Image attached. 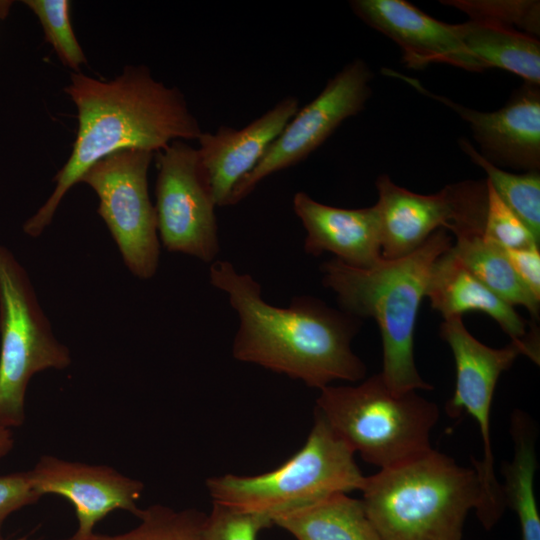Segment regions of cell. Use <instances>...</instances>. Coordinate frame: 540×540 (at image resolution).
I'll return each mask as SVG.
<instances>
[{
    "label": "cell",
    "instance_id": "1",
    "mask_svg": "<svg viewBox=\"0 0 540 540\" xmlns=\"http://www.w3.org/2000/svg\"><path fill=\"white\" fill-rule=\"evenodd\" d=\"M209 279L237 313L236 360L319 390L335 380L365 378L366 366L351 348L359 318L312 296H296L288 307L269 304L255 278L226 260L211 263Z\"/></svg>",
    "mask_w": 540,
    "mask_h": 540
},
{
    "label": "cell",
    "instance_id": "2",
    "mask_svg": "<svg viewBox=\"0 0 540 540\" xmlns=\"http://www.w3.org/2000/svg\"><path fill=\"white\" fill-rule=\"evenodd\" d=\"M65 91L78 109L77 135L54 191L23 225L31 237L42 234L65 194L98 161L123 150L161 151L203 132L182 93L154 80L144 67H128L109 82L75 73Z\"/></svg>",
    "mask_w": 540,
    "mask_h": 540
},
{
    "label": "cell",
    "instance_id": "3",
    "mask_svg": "<svg viewBox=\"0 0 540 540\" xmlns=\"http://www.w3.org/2000/svg\"><path fill=\"white\" fill-rule=\"evenodd\" d=\"M452 245L447 230L439 229L398 259L382 258L371 267L359 268L333 257L320 266L322 283L336 294L342 311L376 321L382 339L380 374L395 393L433 389L417 370L414 333L433 265Z\"/></svg>",
    "mask_w": 540,
    "mask_h": 540
},
{
    "label": "cell",
    "instance_id": "4",
    "mask_svg": "<svg viewBox=\"0 0 540 540\" xmlns=\"http://www.w3.org/2000/svg\"><path fill=\"white\" fill-rule=\"evenodd\" d=\"M360 491L382 540H462L467 514L480 500L475 468L433 448L365 477Z\"/></svg>",
    "mask_w": 540,
    "mask_h": 540
},
{
    "label": "cell",
    "instance_id": "5",
    "mask_svg": "<svg viewBox=\"0 0 540 540\" xmlns=\"http://www.w3.org/2000/svg\"><path fill=\"white\" fill-rule=\"evenodd\" d=\"M314 410L354 453L380 469L430 451V433L439 419L434 402L417 391L393 392L380 373L356 386L320 389Z\"/></svg>",
    "mask_w": 540,
    "mask_h": 540
},
{
    "label": "cell",
    "instance_id": "6",
    "mask_svg": "<svg viewBox=\"0 0 540 540\" xmlns=\"http://www.w3.org/2000/svg\"><path fill=\"white\" fill-rule=\"evenodd\" d=\"M354 454L314 410L305 444L282 465L253 476H214L206 488L214 503L271 518L334 494L360 491L366 476Z\"/></svg>",
    "mask_w": 540,
    "mask_h": 540
},
{
    "label": "cell",
    "instance_id": "7",
    "mask_svg": "<svg viewBox=\"0 0 540 540\" xmlns=\"http://www.w3.org/2000/svg\"><path fill=\"white\" fill-rule=\"evenodd\" d=\"M0 425L19 427L31 378L70 366L71 354L53 334L30 282L15 256L0 244Z\"/></svg>",
    "mask_w": 540,
    "mask_h": 540
},
{
    "label": "cell",
    "instance_id": "8",
    "mask_svg": "<svg viewBox=\"0 0 540 540\" xmlns=\"http://www.w3.org/2000/svg\"><path fill=\"white\" fill-rule=\"evenodd\" d=\"M538 336L533 334L523 342L512 341L497 349L471 335L462 316L446 318L440 326V337L451 348L456 370L455 390L445 411L451 418L468 413L477 422L483 441V458L473 459V465L480 485V501L475 511L486 530L498 522L506 507L494 469L490 428L493 395L500 375L520 354L539 364Z\"/></svg>",
    "mask_w": 540,
    "mask_h": 540
},
{
    "label": "cell",
    "instance_id": "9",
    "mask_svg": "<svg viewBox=\"0 0 540 540\" xmlns=\"http://www.w3.org/2000/svg\"><path fill=\"white\" fill-rule=\"evenodd\" d=\"M152 157L147 150L119 151L94 164L80 181L97 194L98 213L125 265L144 280L155 275L160 259L156 211L147 181Z\"/></svg>",
    "mask_w": 540,
    "mask_h": 540
},
{
    "label": "cell",
    "instance_id": "10",
    "mask_svg": "<svg viewBox=\"0 0 540 540\" xmlns=\"http://www.w3.org/2000/svg\"><path fill=\"white\" fill-rule=\"evenodd\" d=\"M156 218L158 235L170 252L212 263L219 250L217 207L198 151L183 140L158 151Z\"/></svg>",
    "mask_w": 540,
    "mask_h": 540
},
{
    "label": "cell",
    "instance_id": "11",
    "mask_svg": "<svg viewBox=\"0 0 540 540\" xmlns=\"http://www.w3.org/2000/svg\"><path fill=\"white\" fill-rule=\"evenodd\" d=\"M373 73L356 59L330 78L311 102L286 124L257 165L234 187L227 206L246 198L268 176L306 159L346 119L357 115L371 95Z\"/></svg>",
    "mask_w": 540,
    "mask_h": 540
},
{
    "label": "cell",
    "instance_id": "12",
    "mask_svg": "<svg viewBox=\"0 0 540 540\" xmlns=\"http://www.w3.org/2000/svg\"><path fill=\"white\" fill-rule=\"evenodd\" d=\"M29 471L35 492L67 499L74 507L78 527L68 540H94L96 524L115 510L136 517L144 484L107 465H91L42 455Z\"/></svg>",
    "mask_w": 540,
    "mask_h": 540
},
{
    "label": "cell",
    "instance_id": "13",
    "mask_svg": "<svg viewBox=\"0 0 540 540\" xmlns=\"http://www.w3.org/2000/svg\"><path fill=\"white\" fill-rule=\"evenodd\" d=\"M388 75L404 80L417 91L440 101L465 120L480 148L492 164L539 171L540 168V89L523 84L497 111L474 110L425 89L419 81L386 69Z\"/></svg>",
    "mask_w": 540,
    "mask_h": 540
},
{
    "label": "cell",
    "instance_id": "14",
    "mask_svg": "<svg viewBox=\"0 0 540 540\" xmlns=\"http://www.w3.org/2000/svg\"><path fill=\"white\" fill-rule=\"evenodd\" d=\"M375 185L381 257L386 260L411 254L439 229L449 231L462 216L471 191V180H466L423 195L398 186L386 174Z\"/></svg>",
    "mask_w": 540,
    "mask_h": 540
},
{
    "label": "cell",
    "instance_id": "15",
    "mask_svg": "<svg viewBox=\"0 0 540 540\" xmlns=\"http://www.w3.org/2000/svg\"><path fill=\"white\" fill-rule=\"evenodd\" d=\"M352 11L368 26L394 41L410 69L445 63L480 72L484 66L466 49L455 25L441 22L403 0H353Z\"/></svg>",
    "mask_w": 540,
    "mask_h": 540
},
{
    "label": "cell",
    "instance_id": "16",
    "mask_svg": "<svg viewBox=\"0 0 540 540\" xmlns=\"http://www.w3.org/2000/svg\"><path fill=\"white\" fill-rule=\"evenodd\" d=\"M298 109V99L287 96L241 129L221 125L214 133L202 132L197 151L216 206H227L234 187L257 165Z\"/></svg>",
    "mask_w": 540,
    "mask_h": 540
},
{
    "label": "cell",
    "instance_id": "17",
    "mask_svg": "<svg viewBox=\"0 0 540 540\" xmlns=\"http://www.w3.org/2000/svg\"><path fill=\"white\" fill-rule=\"evenodd\" d=\"M293 211L306 230L304 251L312 256L324 252L343 263L371 267L381 257L379 219L375 206L345 209L320 203L307 193H295Z\"/></svg>",
    "mask_w": 540,
    "mask_h": 540
},
{
    "label": "cell",
    "instance_id": "18",
    "mask_svg": "<svg viewBox=\"0 0 540 540\" xmlns=\"http://www.w3.org/2000/svg\"><path fill=\"white\" fill-rule=\"evenodd\" d=\"M426 296L431 307L444 319L471 311L483 312L494 319L514 342H523L531 335L532 331L528 334L526 321L514 306L475 277L452 247L435 261Z\"/></svg>",
    "mask_w": 540,
    "mask_h": 540
},
{
    "label": "cell",
    "instance_id": "19",
    "mask_svg": "<svg viewBox=\"0 0 540 540\" xmlns=\"http://www.w3.org/2000/svg\"><path fill=\"white\" fill-rule=\"evenodd\" d=\"M297 540H382L362 500L338 493L271 517Z\"/></svg>",
    "mask_w": 540,
    "mask_h": 540
},
{
    "label": "cell",
    "instance_id": "20",
    "mask_svg": "<svg viewBox=\"0 0 540 540\" xmlns=\"http://www.w3.org/2000/svg\"><path fill=\"white\" fill-rule=\"evenodd\" d=\"M455 30L485 69L500 68L540 86V42L536 37L516 28L477 20L456 24Z\"/></svg>",
    "mask_w": 540,
    "mask_h": 540
},
{
    "label": "cell",
    "instance_id": "21",
    "mask_svg": "<svg viewBox=\"0 0 540 540\" xmlns=\"http://www.w3.org/2000/svg\"><path fill=\"white\" fill-rule=\"evenodd\" d=\"M510 434L513 458L501 464L505 506L510 507L518 517L521 540H540V515L534 491L538 464L536 424L527 413L515 409L511 414Z\"/></svg>",
    "mask_w": 540,
    "mask_h": 540
},
{
    "label": "cell",
    "instance_id": "22",
    "mask_svg": "<svg viewBox=\"0 0 540 540\" xmlns=\"http://www.w3.org/2000/svg\"><path fill=\"white\" fill-rule=\"evenodd\" d=\"M485 227H469L456 231L452 251L468 270L495 294L512 306L525 307L539 319L540 301L518 278L504 250L484 234Z\"/></svg>",
    "mask_w": 540,
    "mask_h": 540
},
{
    "label": "cell",
    "instance_id": "23",
    "mask_svg": "<svg viewBox=\"0 0 540 540\" xmlns=\"http://www.w3.org/2000/svg\"><path fill=\"white\" fill-rule=\"evenodd\" d=\"M462 151L481 167L500 199L524 222L540 242V173L514 174L486 160L465 138L459 140Z\"/></svg>",
    "mask_w": 540,
    "mask_h": 540
},
{
    "label": "cell",
    "instance_id": "24",
    "mask_svg": "<svg viewBox=\"0 0 540 540\" xmlns=\"http://www.w3.org/2000/svg\"><path fill=\"white\" fill-rule=\"evenodd\" d=\"M137 517L140 522L133 529L115 535L96 534L94 540H202L206 514L154 504L141 509Z\"/></svg>",
    "mask_w": 540,
    "mask_h": 540
},
{
    "label": "cell",
    "instance_id": "25",
    "mask_svg": "<svg viewBox=\"0 0 540 540\" xmlns=\"http://www.w3.org/2000/svg\"><path fill=\"white\" fill-rule=\"evenodd\" d=\"M440 3L464 12L470 20L517 26L534 37L540 34L538 0H441Z\"/></svg>",
    "mask_w": 540,
    "mask_h": 540
},
{
    "label": "cell",
    "instance_id": "26",
    "mask_svg": "<svg viewBox=\"0 0 540 540\" xmlns=\"http://www.w3.org/2000/svg\"><path fill=\"white\" fill-rule=\"evenodd\" d=\"M38 17L45 35L61 62L75 71L86 62L84 52L74 34L70 19V1H23Z\"/></svg>",
    "mask_w": 540,
    "mask_h": 540
},
{
    "label": "cell",
    "instance_id": "27",
    "mask_svg": "<svg viewBox=\"0 0 540 540\" xmlns=\"http://www.w3.org/2000/svg\"><path fill=\"white\" fill-rule=\"evenodd\" d=\"M487 185L485 236L502 249L539 246V241L524 222L500 199L491 184Z\"/></svg>",
    "mask_w": 540,
    "mask_h": 540
},
{
    "label": "cell",
    "instance_id": "28",
    "mask_svg": "<svg viewBox=\"0 0 540 540\" xmlns=\"http://www.w3.org/2000/svg\"><path fill=\"white\" fill-rule=\"evenodd\" d=\"M274 526L264 514L235 509L212 502L206 515L202 540H256L258 533Z\"/></svg>",
    "mask_w": 540,
    "mask_h": 540
},
{
    "label": "cell",
    "instance_id": "29",
    "mask_svg": "<svg viewBox=\"0 0 540 540\" xmlns=\"http://www.w3.org/2000/svg\"><path fill=\"white\" fill-rule=\"evenodd\" d=\"M40 498L31 485L29 471L0 476V540H5L3 526L7 518Z\"/></svg>",
    "mask_w": 540,
    "mask_h": 540
},
{
    "label": "cell",
    "instance_id": "30",
    "mask_svg": "<svg viewBox=\"0 0 540 540\" xmlns=\"http://www.w3.org/2000/svg\"><path fill=\"white\" fill-rule=\"evenodd\" d=\"M503 250L518 278L532 295L540 301L539 246Z\"/></svg>",
    "mask_w": 540,
    "mask_h": 540
},
{
    "label": "cell",
    "instance_id": "31",
    "mask_svg": "<svg viewBox=\"0 0 540 540\" xmlns=\"http://www.w3.org/2000/svg\"><path fill=\"white\" fill-rule=\"evenodd\" d=\"M14 447L11 429L0 425V460L10 453Z\"/></svg>",
    "mask_w": 540,
    "mask_h": 540
},
{
    "label": "cell",
    "instance_id": "32",
    "mask_svg": "<svg viewBox=\"0 0 540 540\" xmlns=\"http://www.w3.org/2000/svg\"><path fill=\"white\" fill-rule=\"evenodd\" d=\"M16 540H27L26 538H19V539H16Z\"/></svg>",
    "mask_w": 540,
    "mask_h": 540
}]
</instances>
